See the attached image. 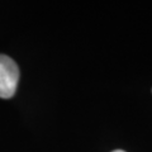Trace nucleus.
Here are the masks:
<instances>
[{
    "instance_id": "obj_1",
    "label": "nucleus",
    "mask_w": 152,
    "mask_h": 152,
    "mask_svg": "<svg viewBox=\"0 0 152 152\" xmlns=\"http://www.w3.org/2000/svg\"><path fill=\"white\" fill-rule=\"evenodd\" d=\"M19 69L9 56L0 55V98L9 99L17 91Z\"/></svg>"
},
{
    "instance_id": "obj_2",
    "label": "nucleus",
    "mask_w": 152,
    "mask_h": 152,
    "mask_svg": "<svg viewBox=\"0 0 152 152\" xmlns=\"http://www.w3.org/2000/svg\"><path fill=\"white\" fill-rule=\"evenodd\" d=\"M113 152H126V151H123V150H115V151H113Z\"/></svg>"
}]
</instances>
